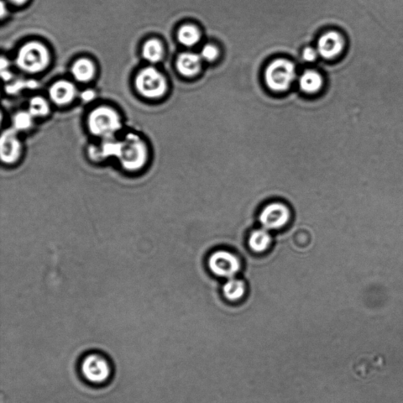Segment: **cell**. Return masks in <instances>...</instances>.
Segmentation results:
<instances>
[{
	"label": "cell",
	"instance_id": "obj_1",
	"mask_svg": "<svg viewBox=\"0 0 403 403\" xmlns=\"http://www.w3.org/2000/svg\"><path fill=\"white\" fill-rule=\"evenodd\" d=\"M51 61L47 47L38 41L28 42L18 51L16 64L21 70L28 73L44 71Z\"/></svg>",
	"mask_w": 403,
	"mask_h": 403
},
{
	"label": "cell",
	"instance_id": "obj_2",
	"mask_svg": "<svg viewBox=\"0 0 403 403\" xmlns=\"http://www.w3.org/2000/svg\"><path fill=\"white\" fill-rule=\"evenodd\" d=\"M89 130L94 135L104 139L113 138L122 128L121 118L115 109L102 106L94 109L88 119Z\"/></svg>",
	"mask_w": 403,
	"mask_h": 403
},
{
	"label": "cell",
	"instance_id": "obj_3",
	"mask_svg": "<svg viewBox=\"0 0 403 403\" xmlns=\"http://www.w3.org/2000/svg\"><path fill=\"white\" fill-rule=\"evenodd\" d=\"M117 158L124 169L135 171L143 167L148 159V149L139 135L129 133L120 141V148Z\"/></svg>",
	"mask_w": 403,
	"mask_h": 403
},
{
	"label": "cell",
	"instance_id": "obj_4",
	"mask_svg": "<svg viewBox=\"0 0 403 403\" xmlns=\"http://www.w3.org/2000/svg\"><path fill=\"white\" fill-rule=\"evenodd\" d=\"M296 76V68L292 62L287 60H277L267 67L265 80L271 90L284 92L295 81Z\"/></svg>",
	"mask_w": 403,
	"mask_h": 403
},
{
	"label": "cell",
	"instance_id": "obj_5",
	"mask_svg": "<svg viewBox=\"0 0 403 403\" xmlns=\"http://www.w3.org/2000/svg\"><path fill=\"white\" fill-rule=\"evenodd\" d=\"M135 86L141 96L148 99H158L167 90L165 77L153 67L141 70L135 79Z\"/></svg>",
	"mask_w": 403,
	"mask_h": 403
},
{
	"label": "cell",
	"instance_id": "obj_6",
	"mask_svg": "<svg viewBox=\"0 0 403 403\" xmlns=\"http://www.w3.org/2000/svg\"><path fill=\"white\" fill-rule=\"evenodd\" d=\"M81 370L83 378L95 385L106 383L112 373L107 359L99 353L87 355L81 362Z\"/></svg>",
	"mask_w": 403,
	"mask_h": 403
},
{
	"label": "cell",
	"instance_id": "obj_7",
	"mask_svg": "<svg viewBox=\"0 0 403 403\" xmlns=\"http://www.w3.org/2000/svg\"><path fill=\"white\" fill-rule=\"evenodd\" d=\"M208 266L214 275L230 279L239 273L242 263L237 255L231 251L219 250L214 251L209 257Z\"/></svg>",
	"mask_w": 403,
	"mask_h": 403
},
{
	"label": "cell",
	"instance_id": "obj_8",
	"mask_svg": "<svg viewBox=\"0 0 403 403\" xmlns=\"http://www.w3.org/2000/svg\"><path fill=\"white\" fill-rule=\"evenodd\" d=\"M291 217L290 208L281 202H273L264 207L259 213L261 227L269 230H278L289 223Z\"/></svg>",
	"mask_w": 403,
	"mask_h": 403
},
{
	"label": "cell",
	"instance_id": "obj_9",
	"mask_svg": "<svg viewBox=\"0 0 403 403\" xmlns=\"http://www.w3.org/2000/svg\"><path fill=\"white\" fill-rule=\"evenodd\" d=\"M346 49V40L337 31H328L317 41V51L319 56L324 60L337 59Z\"/></svg>",
	"mask_w": 403,
	"mask_h": 403
},
{
	"label": "cell",
	"instance_id": "obj_10",
	"mask_svg": "<svg viewBox=\"0 0 403 403\" xmlns=\"http://www.w3.org/2000/svg\"><path fill=\"white\" fill-rule=\"evenodd\" d=\"M385 367V359L378 354H365L353 363V374L361 380H369L378 375Z\"/></svg>",
	"mask_w": 403,
	"mask_h": 403
},
{
	"label": "cell",
	"instance_id": "obj_11",
	"mask_svg": "<svg viewBox=\"0 0 403 403\" xmlns=\"http://www.w3.org/2000/svg\"><path fill=\"white\" fill-rule=\"evenodd\" d=\"M22 144L14 129L5 130L0 140V153L3 164L8 165L16 162L22 154Z\"/></svg>",
	"mask_w": 403,
	"mask_h": 403
},
{
	"label": "cell",
	"instance_id": "obj_12",
	"mask_svg": "<svg viewBox=\"0 0 403 403\" xmlns=\"http://www.w3.org/2000/svg\"><path fill=\"white\" fill-rule=\"evenodd\" d=\"M77 95V89L70 81L60 80L52 85L49 89L51 101L57 105H67L73 102Z\"/></svg>",
	"mask_w": 403,
	"mask_h": 403
},
{
	"label": "cell",
	"instance_id": "obj_13",
	"mask_svg": "<svg viewBox=\"0 0 403 403\" xmlns=\"http://www.w3.org/2000/svg\"><path fill=\"white\" fill-rule=\"evenodd\" d=\"M202 59L192 52H185L177 57V69L181 75L185 77H192L200 71L201 68Z\"/></svg>",
	"mask_w": 403,
	"mask_h": 403
},
{
	"label": "cell",
	"instance_id": "obj_14",
	"mask_svg": "<svg viewBox=\"0 0 403 403\" xmlns=\"http://www.w3.org/2000/svg\"><path fill=\"white\" fill-rule=\"evenodd\" d=\"M248 244L255 253H263L270 248L272 237L269 230L263 227L254 230L249 235Z\"/></svg>",
	"mask_w": 403,
	"mask_h": 403
},
{
	"label": "cell",
	"instance_id": "obj_15",
	"mask_svg": "<svg viewBox=\"0 0 403 403\" xmlns=\"http://www.w3.org/2000/svg\"><path fill=\"white\" fill-rule=\"evenodd\" d=\"M71 73L75 79L79 82H88L96 75V66L88 59H80L73 64Z\"/></svg>",
	"mask_w": 403,
	"mask_h": 403
},
{
	"label": "cell",
	"instance_id": "obj_16",
	"mask_svg": "<svg viewBox=\"0 0 403 403\" xmlns=\"http://www.w3.org/2000/svg\"><path fill=\"white\" fill-rule=\"evenodd\" d=\"M247 291V287L244 281L235 278L228 279L222 287L223 295L229 301L235 302L243 298Z\"/></svg>",
	"mask_w": 403,
	"mask_h": 403
},
{
	"label": "cell",
	"instance_id": "obj_17",
	"mask_svg": "<svg viewBox=\"0 0 403 403\" xmlns=\"http://www.w3.org/2000/svg\"><path fill=\"white\" fill-rule=\"evenodd\" d=\"M298 86L306 93H315L323 86L322 77L317 72L307 70L302 73L298 79Z\"/></svg>",
	"mask_w": 403,
	"mask_h": 403
},
{
	"label": "cell",
	"instance_id": "obj_18",
	"mask_svg": "<svg viewBox=\"0 0 403 403\" xmlns=\"http://www.w3.org/2000/svg\"><path fill=\"white\" fill-rule=\"evenodd\" d=\"M144 59L151 62L156 64L161 60L164 55V45L159 40L151 39L146 42L142 49Z\"/></svg>",
	"mask_w": 403,
	"mask_h": 403
},
{
	"label": "cell",
	"instance_id": "obj_19",
	"mask_svg": "<svg viewBox=\"0 0 403 403\" xmlns=\"http://www.w3.org/2000/svg\"><path fill=\"white\" fill-rule=\"evenodd\" d=\"M177 39L180 43L186 47H192L198 43L200 40V31L196 26L185 25L178 31Z\"/></svg>",
	"mask_w": 403,
	"mask_h": 403
},
{
	"label": "cell",
	"instance_id": "obj_20",
	"mask_svg": "<svg viewBox=\"0 0 403 403\" xmlns=\"http://www.w3.org/2000/svg\"><path fill=\"white\" fill-rule=\"evenodd\" d=\"M28 112L34 118H43L50 112V106L44 97L34 96L30 99Z\"/></svg>",
	"mask_w": 403,
	"mask_h": 403
},
{
	"label": "cell",
	"instance_id": "obj_21",
	"mask_svg": "<svg viewBox=\"0 0 403 403\" xmlns=\"http://www.w3.org/2000/svg\"><path fill=\"white\" fill-rule=\"evenodd\" d=\"M34 117L28 111L20 112L13 118L14 129L17 131H26L32 128Z\"/></svg>",
	"mask_w": 403,
	"mask_h": 403
},
{
	"label": "cell",
	"instance_id": "obj_22",
	"mask_svg": "<svg viewBox=\"0 0 403 403\" xmlns=\"http://www.w3.org/2000/svg\"><path fill=\"white\" fill-rule=\"evenodd\" d=\"M218 56V49L216 46L211 44H207L204 46L200 53L202 60L207 62H212L216 60Z\"/></svg>",
	"mask_w": 403,
	"mask_h": 403
},
{
	"label": "cell",
	"instance_id": "obj_23",
	"mask_svg": "<svg viewBox=\"0 0 403 403\" xmlns=\"http://www.w3.org/2000/svg\"><path fill=\"white\" fill-rule=\"evenodd\" d=\"M318 55H319L317 49L313 48H307L306 49L303 50L302 52V59L308 62H313L316 61Z\"/></svg>",
	"mask_w": 403,
	"mask_h": 403
},
{
	"label": "cell",
	"instance_id": "obj_24",
	"mask_svg": "<svg viewBox=\"0 0 403 403\" xmlns=\"http://www.w3.org/2000/svg\"><path fill=\"white\" fill-rule=\"evenodd\" d=\"M96 98L95 91L88 89V90L83 91L81 94V99L85 102H91L94 99Z\"/></svg>",
	"mask_w": 403,
	"mask_h": 403
},
{
	"label": "cell",
	"instance_id": "obj_25",
	"mask_svg": "<svg viewBox=\"0 0 403 403\" xmlns=\"http://www.w3.org/2000/svg\"><path fill=\"white\" fill-rule=\"evenodd\" d=\"M12 77L13 75H12V73L8 70H2V77L3 81H8L12 79Z\"/></svg>",
	"mask_w": 403,
	"mask_h": 403
},
{
	"label": "cell",
	"instance_id": "obj_26",
	"mask_svg": "<svg viewBox=\"0 0 403 403\" xmlns=\"http://www.w3.org/2000/svg\"><path fill=\"white\" fill-rule=\"evenodd\" d=\"M8 66H9L8 60H6V59H4V57H2V60H1V70H8Z\"/></svg>",
	"mask_w": 403,
	"mask_h": 403
},
{
	"label": "cell",
	"instance_id": "obj_27",
	"mask_svg": "<svg viewBox=\"0 0 403 403\" xmlns=\"http://www.w3.org/2000/svg\"><path fill=\"white\" fill-rule=\"evenodd\" d=\"M9 1L14 5H23L28 1V0H9Z\"/></svg>",
	"mask_w": 403,
	"mask_h": 403
}]
</instances>
